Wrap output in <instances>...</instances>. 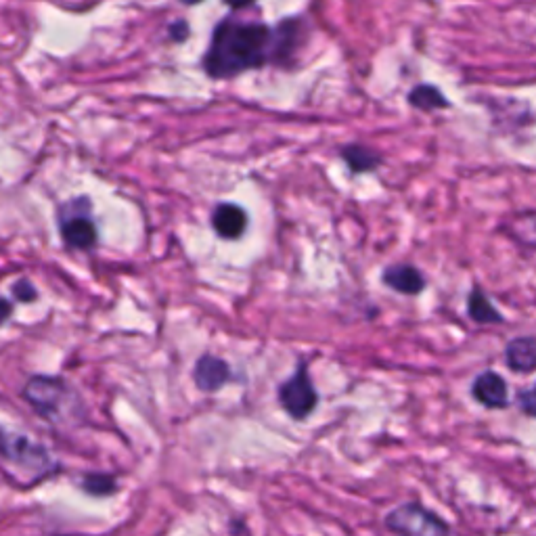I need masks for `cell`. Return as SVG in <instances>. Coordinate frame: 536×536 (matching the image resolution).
<instances>
[{
	"instance_id": "6da1fadb",
	"label": "cell",
	"mask_w": 536,
	"mask_h": 536,
	"mask_svg": "<svg viewBox=\"0 0 536 536\" xmlns=\"http://www.w3.org/2000/svg\"><path fill=\"white\" fill-rule=\"evenodd\" d=\"M275 57V30L258 21L222 19L212 32L204 70L214 80L258 70Z\"/></svg>"
},
{
	"instance_id": "7a4b0ae2",
	"label": "cell",
	"mask_w": 536,
	"mask_h": 536,
	"mask_svg": "<svg viewBox=\"0 0 536 536\" xmlns=\"http://www.w3.org/2000/svg\"><path fill=\"white\" fill-rule=\"evenodd\" d=\"M24 396L32 405V409L38 415L47 417L49 421H61L72 417L78 405L70 384H65L59 377L49 375L32 377L26 384Z\"/></svg>"
},
{
	"instance_id": "3957f363",
	"label": "cell",
	"mask_w": 536,
	"mask_h": 536,
	"mask_svg": "<svg viewBox=\"0 0 536 536\" xmlns=\"http://www.w3.org/2000/svg\"><path fill=\"white\" fill-rule=\"evenodd\" d=\"M59 233L65 248L86 252L97 245V227L88 197H74L59 210Z\"/></svg>"
},
{
	"instance_id": "277c9868",
	"label": "cell",
	"mask_w": 536,
	"mask_h": 536,
	"mask_svg": "<svg viewBox=\"0 0 536 536\" xmlns=\"http://www.w3.org/2000/svg\"><path fill=\"white\" fill-rule=\"evenodd\" d=\"M386 526L400 536H451V528L436 513L417 503H405L392 509L386 518Z\"/></svg>"
},
{
	"instance_id": "5b68a950",
	"label": "cell",
	"mask_w": 536,
	"mask_h": 536,
	"mask_svg": "<svg viewBox=\"0 0 536 536\" xmlns=\"http://www.w3.org/2000/svg\"><path fill=\"white\" fill-rule=\"evenodd\" d=\"M0 455L30 474H47L51 469L49 453L40 444L19 434L0 432Z\"/></svg>"
},
{
	"instance_id": "8992f818",
	"label": "cell",
	"mask_w": 536,
	"mask_h": 536,
	"mask_svg": "<svg viewBox=\"0 0 536 536\" xmlns=\"http://www.w3.org/2000/svg\"><path fill=\"white\" fill-rule=\"evenodd\" d=\"M279 400H281V407L294 419H304L312 411H315L319 396H317L315 386H312V382H310L308 371L304 365H300V369L294 377H289L287 382L281 384Z\"/></svg>"
},
{
	"instance_id": "52a82bcc",
	"label": "cell",
	"mask_w": 536,
	"mask_h": 536,
	"mask_svg": "<svg viewBox=\"0 0 536 536\" xmlns=\"http://www.w3.org/2000/svg\"><path fill=\"white\" fill-rule=\"evenodd\" d=\"M193 377H195V384H197L199 390L216 392V390H220L222 386L229 382L231 369H229V365L225 361L218 359V356L206 354V356H201V359L197 361Z\"/></svg>"
},
{
	"instance_id": "ba28073f",
	"label": "cell",
	"mask_w": 536,
	"mask_h": 536,
	"mask_svg": "<svg viewBox=\"0 0 536 536\" xmlns=\"http://www.w3.org/2000/svg\"><path fill=\"white\" fill-rule=\"evenodd\" d=\"M212 227L222 239H239L248 229V214L235 204H220L212 212Z\"/></svg>"
},
{
	"instance_id": "9c48e42d",
	"label": "cell",
	"mask_w": 536,
	"mask_h": 536,
	"mask_svg": "<svg viewBox=\"0 0 536 536\" xmlns=\"http://www.w3.org/2000/svg\"><path fill=\"white\" fill-rule=\"evenodd\" d=\"M472 394L488 409L507 407V384L499 373H493V371L482 373L474 382Z\"/></svg>"
},
{
	"instance_id": "30bf717a",
	"label": "cell",
	"mask_w": 536,
	"mask_h": 536,
	"mask_svg": "<svg viewBox=\"0 0 536 536\" xmlns=\"http://www.w3.org/2000/svg\"><path fill=\"white\" fill-rule=\"evenodd\" d=\"M384 283L392 287L394 292L405 294V296H415L423 292V287H426V279H423V275L411 264H398V266L386 268Z\"/></svg>"
},
{
	"instance_id": "8fae6325",
	"label": "cell",
	"mask_w": 536,
	"mask_h": 536,
	"mask_svg": "<svg viewBox=\"0 0 536 536\" xmlns=\"http://www.w3.org/2000/svg\"><path fill=\"white\" fill-rule=\"evenodd\" d=\"M505 361L513 371H518V373H528L536 369V340L518 338L509 342L505 350Z\"/></svg>"
},
{
	"instance_id": "7c38bea8",
	"label": "cell",
	"mask_w": 536,
	"mask_h": 536,
	"mask_svg": "<svg viewBox=\"0 0 536 536\" xmlns=\"http://www.w3.org/2000/svg\"><path fill=\"white\" fill-rule=\"evenodd\" d=\"M342 158L350 172L365 174L382 166V155L365 145H348L342 149Z\"/></svg>"
},
{
	"instance_id": "4fadbf2b",
	"label": "cell",
	"mask_w": 536,
	"mask_h": 536,
	"mask_svg": "<svg viewBox=\"0 0 536 536\" xmlns=\"http://www.w3.org/2000/svg\"><path fill=\"white\" fill-rule=\"evenodd\" d=\"M467 312H469V317H472L476 323H482V325L501 323L503 321L501 312L493 304H490V300L484 296V292L480 287H474L472 294H469Z\"/></svg>"
},
{
	"instance_id": "5bb4252c",
	"label": "cell",
	"mask_w": 536,
	"mask_h": 536,
	"mask_svg": "<svg viewBox=\"0 0 536 536\" xmlns=\"http://www.w3.org/2000/svg\"><path fill=\"white\" fill-rule=\"evenodd\" d=\"M409 103L417 109H423V111H432V109H442L449 105V101H446V97L438 91L436 86L432 84H419L415 86L411 95H409Z\"/></svg>"
},
{
	"instance_id": "9a60e30c",
	"label": "cell",
	"mask_w": 536,
	"mask_h": 536,
	"mask_svg": "<svg viewBox=\"0 0 536 536\" xmlns=\"http://www.w3.org/2000/svg\"><path fill=\"white\" fill-rule=\"evenodd\" d=\"M84 490L91 495H97V497H105V495H111L116 490V482L111 480L109 476H103V474H93V476H86L84 478Z\"/></svg>"
},
{
	"instance_id": "2e32d148",
	"label": "cell",
	"mask_w": 536,
	"mask_h": 536,
	"mask_svg": "<svg viewBox=\"0 0 536 536\" xmlns=\"http://www.w3.org/2000/svg\"><path fill=\"white\" fill-rule=\"evenodd\" d=\"M13 296L19 302H32V300H36L38 294H36V287L28 279H19L13 285Z\"/></svg>"
},
{
	"instance_id": "e0dca14e",
	"label": "cell",
	"mask_w": 536,
	"mask_h": 536,
	"mask_svg": "<svg viewBox=\"0 0 536 536\" xmlns=\"http://www.w3.org/2000/svg\"><path fill=\"white\" fill-rule=\"evenodd\" d=\"M520 407L524 413L536 417V384H534V388L520 394Z\"/></svg>"
},
{
	"instance_id": "ac0fdd59",
	"label": "cell",
	"mask_w": 536,
	"mask_h": 536,
	"mask_svg": "<svg viewBox=\"0 0 536 536\" xmlns=\"http://www.w3.org/2000/svg\"><path fill=\"white\" fill-rule=\"evenodd\" d=\"M187 36H189V24H187V21H176V24L170 26V38L174 42H183V40H187Z\"/></svg>"
},
{
	"instance_id": "d6986e66",
	"label": "cell",
	"mask_w": 536,
	"mask_h": 536,
	"mask_svg": "<svg viewBox=\"0 0 536 536\" xmlns=\"http://www.w3.org/2000/svg\"><path fill=\"white\" fill-rule=\"evenodd\" d=\"M13 312V304L7 298H0V325H3Z\"/></svg>"
},
{
	"instance_id": "ffe728a7",
	"label": "cell",
	"mask_w": 536,
	"mask_h": 536,
	"mask_svg": "<svg viewBox=\"0 0 536 536\" xmlns=\"http://www.w3.org/2000/svg\"><path fill=\"white\" fill-rule=\"evenodd\" d=\"M225 3H227L231 9H245V7L254 5L256 0H225Z\"/></svg>"
},
{
	"instance_id": "44dd1931",
	"label": "cell",
	"mask_w": 536,
	"mask_h": 536,
	"mask_svg": "<svg viewBox=\"0 0 536 536\" xmlns=\"http://www.w3.org/2000/svg\"><path fill=\"white\" fill-rule=\"evenodd\" d=\"M181 3H183V5H189V7H193V5H199V3H201V0H181Z\"/></svg>"
}]
</instances>
